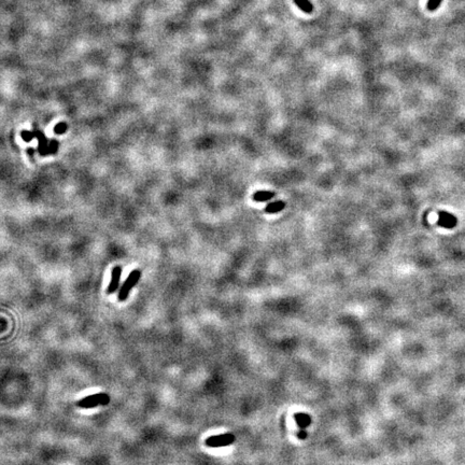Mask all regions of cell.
I'll return each mask as SVG.
<instances>
[{"mask_svg":"<svg viewBox=\"0 0 465 465\" xmlns=\"http://www.w3.org/2000/svg\"><path fill=\"white\" fill-rule=\"evenodd\" d=\"M110 403V396L107 393H97L88 395L86 398L77 402V406L80 408H95L97 406H106Z\"/></svg>","mask_w":465,"mask_h":465,"instance_id":"1","label":"cell"},{"mask_svg":"<svg viewBox=\"0 0 465 465\" xmlns=\"http://www.w3.org/2000/svg\"><path fill=\"white\" fill-rule=\"evenodd\" d=\"M140 277H141V271L138 270V269H135L129 274V276L127 277V279L125 280L123 285L121 286V289H120V291H119L118 300L120 302H124V301L127 300L130 291L133 290V288L136 285V283H137V282L139 281Z\"/></svg>","mask_w":465,"mask_h":465,"instance_id":"2","label":"cell"},{"mask_svg":"<svg viewBox=\"0 0 465 465\" xmlns=\"http://www.w3.org/2000/svg\"><path fill=\"white\" fill-rule=\"evenodd\" d=\"M235 437L231 433H225V434H220V435H213L208 437L205 444L206 446L211 447V448H218V447H225L232 445L233 443H235Z\"/></svg>","mask_w":465,"mask_h":465,"instance_id":"3","label":"cell"},{"mask_svg":"<svg viewBox=\"0 0 465 465\" xmlns=\"http://www.w3.org/2000/svg\"><path fill=\"white\" fill-rule=\"evenodd\" d=\"M121 277H122V267L121 266H116V267L112 269V273H111V281L107 289L108 294H113L114 292L119 289Z\"/></svg>","mask_w":465,"mask_h":465,"instance_id":"4","label":"cell"},{"mask_svg":"<svg viewBox=\"0 0 465 465\" xmlns=\"http://www.w3.org/2000/svg\"><path fill=\"white\" fill-rule=\"evenodd\" d=\"M34 132L36 134V138L39 141V145H38V151L41 156H46L49 150V143H48V139L44 136V134L41 132L39 129H34Z\"/></svg>","mask_w":465,"mask_h":465,"instance_id":"5","label":"cell"},{"mask_svg":"<svg viewBox=\"0 0 465 465\" xmlns=\"http://www.w3.org/2000/svg\"><path fill=\"white\" fill-rule=\"evenodd\" d=\"M438 224L443 227L452 228L457 224V219L450 213L442 211L440 212V220H438Z\"/></svg>","mask_w":465,"mask_h":465,"instance_id":"6","label":"cell"},{"mask_svg":"<svg viewBox=\"0 0 465 465\" xmlns=\"http://www.w3.org/2000/svg\"><path fill=\"white\" fill-rule=\"evenodd\" d=\"M294 419L299 425L300 430H306V427L311 425V417L307 412H296L294 415Z\"/></svg>","mask_w":465,"mask_h":465,"instance_id":"7","label":"cell"},{"mask_svg":"<svg viewBox=\"0 0 465 465\" xmlns=\"http://www.w3.org/2000/svg\"><path fill=\"white\" fill-rule=\"evenodd\" d=\"M274 196H275V193H273V192L261 191V192L255 193L254 196H253V200L255 202H267V201L271 200V198H273Z\"/></svg>","mask_w":465,"mask_h":465,"instance_id":"8","label":"cell"},{"mask_svg":"<svg viewBox=\"0 0 465 465\" xmlns=\"http://www.w3.org/2000/svg\"><path fill=\"white\" fill-rule=\"evenodd\" d=\"M285 203L283 202H271L269 205L266 206L265 208V212L267 213H277L280 212L282 209H284Z\"/></svg>","mask_w":465,"mask_h":465,"instance_id":"9","label":"cell"},{"mask_svg":"<svg viewBox=\"0 0 465 465\" xmlns=\"http://www.w3.org/2000/svg\"><path fill=\"white\" fill-rule=\"evenodd\" d=\"M294 2L296 3V6L302 10V11H304L306 13L312 12L313 7L309 0H294Z\"/></svg>","mask_w":465,"mask_h":465,"instance_id":"10","label":"cell"},{"mask_svg":"<svg viewBox=\"0 0 465 465\" xmlns=\"http://www.w3.org/2000/svg\"><path fill=\"white\" fill-rule=\"evenodd\" d=\"M67 129H68L67 124L65 122H61L54 127V133L56 135H62L67 132Z\"/></svg>","mask_w":465,"mask_h":465,"instance_id":"11","label":"cell"},{"mask_svg":"<svg viewBox=\"0 0 465 465\" xmlns=\"http://www.w3.org/2000/svg\"><path fill=\"white\" fill-rule=\"evenodd\" d=\"M59 147H60V143H59V141L53 139V140H51L50 141V143H49V150H48V153L49 154H55L57 152V150H59Z\"/></svg>","mask_w":465,"mask_h":465,"instance_id":"12","label":"cell"},{"mask_svg":"<svg viewBox=\"0 0 465 465\" xmlns=\"http://www.w3.org/2000/svg\"><path fill=\"white\" fill-rule=\"evenodd\" d=\"M20 136H22V139L24 141H26V142H30L31 140L36 138V134H35L34 130H33V132H28V130H23V132L20 133Z\"/></svg>","mask_w":465,"mask_h":465,"instance_id":"13","label":"cell"},{"mask_svg":"<svg viewBox=\"0 0 465 465\" xmlns=\"http://www.w3.org/2000/svg\"><path fill=\"white\" fill-rule=\"evenodd\" d=\"M443 0H428L427 1V10L430 11H435V10L441 6Z\"/></svg>","mask_w":465,"mask_h":465,"instance_id":"14","label":"cell"},{"mask_svg":"<svg viewBox=\"0 0 465 465\" xmlns=\"http://www.w3.org/2000/svg\"><path fill=\"white\" fill-rule=\"evenodd\" d=\"M307 436H308V434H307L306 430H303V431H302V430H300V431H299V433H297V437H299L300 440H302V441L306 440Z\"/></svg>","mask_w":465,"mask_h":465,"instance_id":"15","label":"cell"},{"mask_svg":"<svg viewBox=\"0 0 465 465\" xmlns=\"http://www.w3.org/2000/svg\"><path fill=\"white\" fill-rule=\"evenodd\" d=\"M27 152H28V154H29L30 156H33V155L35 154V149H33V148H29V149L27 150Z\"/></svg>","mask_w":465,"mask_h":465,"instance_id":"16","label":"cell"}]
</instances>
